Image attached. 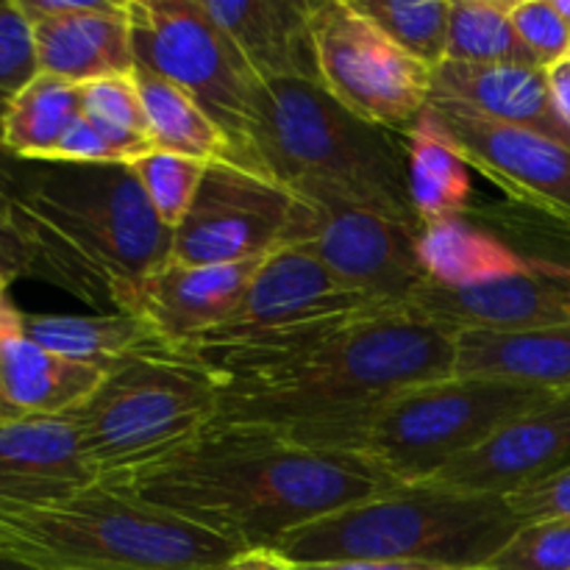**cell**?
Wrapping results in <instances>:
<instances>
[{
	"label": "cell",
	"mask_w": 570,
	"mask_h": 570,
	"mask_svg": "<svg viewBox=\"0 0 570 570\" xmlns=\"http://www.w3.org/2000/svg\"><path fill=\"white\" fill-rule=\"evenodd\" d=\"M39 76L33 26L17 0H0V92L26 87Z\"/></svg>",
	"instance_id": "cell-35"
},
{
	"label": "cell",
	"mask_w": 570,
	"mask_h": 570,
	"mask_svg": "<svg viewBox=\"0 0 570 570\" xmlns=\"http://www.w3.org/2000/svg\"><path fill=\"white\" fill-rule=\"evenodd\" d=\"M217 570H298L276 549H245Z\"/></svg>",
	"instance_id": "cell-39"
},
{
	"label": "cell",
	"mask_w": 570,
	"mask_h": 570,
	"mask_svg": "<svg viewBox=\"0 0 570 570\" xmlns=\"http://www.w3.org/2000/svg\"><path fill=\"white\" fill-rule=\"evenodd\" d=\"M131 170L148 198L150 209L167 226L176 232L187 217L200 181H204L206 161L189 159V156L165 154V150H150L142 159L131 161Z\"/></svg>",
	"instance_id": "cell-32"
},
{
	"label": "cell",
	"mask_w": 570,
	"mask_h": 570,
	"mask_svg": "<svg viewBox=\"0 0 570 570\" xmlns=\"http://www.w3.org/2000/svg\"><path fill=\"white\" fill-rule=\"evenodd\" d=\"M554 6H557V11L566 17V22L570 26V0H554Z\"/></svg>",
	"instance_id": "cell-44"
},
{
	"label": "cell",
	"mask_w": 570,
	"mask_h": 570,
	"mask_svg": "<svg viewBox=\"0 0 570 570\" xmlns=\"http://www.w3.org/2000/svg\"><path fill=\"white\" fill-rule=\"evenodd\" d=\"M154 150L200 161H237L232 142L209 111L178 83L137 67L134 70Z\"/></svg>",
	"instance_id": "cell-27"
},
{
	"label": "cell",
	"mask_w": 570,
	"mask_h": 570,
	"mask_svg": "<svg viewBox=\"0 0 570 570\" xmlns=\"http://www.w3.org/2000/svg\"><path fill=\"white\" fill-rule=\"evenodd\" d=\"M53 161H65V165H122L115 150L104 142V137L83 120V115L61 139Z\"/></svg>",
	"instance_id": "cell-38"
},
{
	"label": "cell",
	"mask_w": 570,
	"mask_h": 570,
	"mask_svg": "<svg viewBox=\"0 0 570 570\" xmlns=\"http://www.w3.org/2000/svg\"><path fill=\"white\" fill-rule=\"evenodd\" d=\"M200 6L265 83L284 78L321 83L309 0H200Z\"/></svg>",
	"instance_id": "cell-19"
},
{
	"label": "cell",
	"mask_w": 570,
	"mask_h": 570,
	"mask_svg": "<svg viewBox=\"0 0 570 570\" xmlns=\"http://www.w3.org/2000/svg\"><path fill=\"white\" fill-rule=\"evenodd\" d=\"M9 417H17V415L3 404V401H0V421H9Z\"/></svg>",
	"instance_id": "cell-45"
},
{
	"label": "cell",
	"mask_w": 570,
	"mask_h": 570,
	"mask_svg": "<svg viewBox=\"0 0 570 570\" xmlns=\"http://www.w3.org/2000/svg\"><path fill=\"white\" fill-rule=\"evenodd\" d=\"M0 570H61V568H42V566H31V562L11 560V557H0Z\"/></svg>",
	"instance_id": "cell-43"
},
{
	"label": "cell",
	"mask_w": 570,
	"mask_h": 570,
	"mask_svg": "<svg viewBox=\"0 0 570 570\" xmlns=\"http://www.w3.org/2000/svg\"><path fill=\"white\" fill-rule=\"evenodd\" d=\"M417 259L429 282L445 287H473V284L495 282L529 267V256L518 254L507 239L490 232L484 223H471L465 217L434 223L421 228Z\"/></svg>",
	"instance_id": "cell-25"
},
{
	"label": "cell",
	"mask_w": 570,
	"mask_h": 570,
	"mask_svg": "<svg viewBox=\"0 0 570 570\" xmlns=\"http://www.w3.org/2000/svg\"><path fill=\"white\" fill-rule=\"evenodd\" d=\"M262 262V259H259ZM259 262L239 265H181L165 262L142 282L134 315L159 328L173 345H184L232 317Z\"/></svg>",
	"instance_id": "cell-18"
},
{
	"label": "cell",
	"mask_w": 570,
	"mask_h": 570,
	"mask_svg": "<svg viewBox=\"0 0 570 570\" xmlns=\"http://www.w3.org/2000/svg\"><path fill=\"white\" fill-rule=\"evenodd\" d=\"M220 390L181 360H139L106 373L67 415L100 479L137 471L217 421Z\"/></svg>",
	"instance_id": "cell-9"
},
{
	"label": "cell",
	"mask_w": 570,
	"mask_h": 570,
	"mask_svg": "<svg viewBox=\"0 0 570 570\" xmlns=\"http://www.w3.org/2000/svg\"><path fill=\"white\" fill-rule=\"evenodd\" d=\"M295 195L276 178L239 165L209 161L198 195L173 232V262L239 265L284 248Z\"/></svg>",
	"instance_id": "cell-13"
},
{
	"label": "cell",
	"mask_w": 570,
	"mask_h": 570,
	"mask_svg": "<svg viewBox=\"0 0 570 570\" xmlns=\"http://www.w3.org/2000/svg\"><path fill=\"white\" fill-rule=\"evenodd\" d=\"M11 195L14 189L0 187V282L6 287H11L17 278H31L33 273V256L11 215Z\"/></svg>",
	"instance_id": "cell-37"
},
{
	"label": "cell",
	"mask_w": 570,
	"mask_h": 570,
	"mask_svg": "<svg viewBox=\"0 0 570 570\" xmlns=\"http://www.w3.org/2000/svg\"><path fill=\"white\" fill-rule=\"evenodd\" d=\"M351 3L429 70L445 61L451 0H351Z\"/></svg>",
	"instance_id": "cell-31"
},
{
	"label": "cell",
	"mask_w": 570,
	"mask_h": 570,
	"mask_svg": "<svg viewBox=\"0 0 570 570\" xmlns=\"http://www.w3.org/2000/svg\"><path fill=\"white\" fill-rule=\"evenodd\" d=\"M31 26L39 72L83 87L104 78L134 76L137 70L126 0H100L83 14L50 17Z\"/></svg>",
	"instance_id": "cell-22"
},
{
	"label": "cell",
	"mask_w": 570,
	"mask_h": 570,
	"mask_svg": "<svg viewBox=\"0 0 570 570\" xmlns=\"http://www.w3.org/2000/svg\"><path fill=\"white\" fill-rule=\"evenodd\" d=\"M479 570H570V521L521 523Z\"/></svg>",
	"instance_id": "cell-33"
},
{
	"label": "cell",
	"mask_w": 570,
	"mask_h": 570,
	"mask_svg": "<svg viewBox=\"0 0 570 570\" xmlns=\"http://www.w3.org/2000/svg\"><path fill=\"white\" fill-rule=\"evenodd\" d=\"M100 482L239 549H273L284 534L395 488L365 460L309 449L276 429L223 421L159 460Z\"/></svg>",
	"instance_id": "cell-1"
},
{
	"label": "cell",
	"mask_w": 570,
	"mask_h": 570,
	"mask_svg": "<svg viewBox=\"0 0 570 570\" xmlns=\"http://www.w3.org/2000/svg\"><path fill=\"white\" fill-rule=\"evenodd\" d=\"M451 376L570 395V323L523 332H456Z\"/></svg>",
	"instance_id": "cell-23"
},
{
	"label": "cell",
	"mask_w": 570,
	"mask_h": 570,
	"mask_svg": "<svg viewBox=\"0 0 570 570\" xmlns=\"http://www.w3.org/2000/svg\"><path fill=\"white\" fill-rule=\"evenodd\" d=\"M239 546L98 482L45 507H0V557L61 570H217Z\"/></svg>",
	"instance_id": "cell-7"
},
{
	"label": "cell",
	"mask_w": 570,
	"mask_h": 570,
	"mask_svg": "<svg viewBox=\"0 0 570 570\" xmlns=\"http://www.w3.org/2000/svg\"><path fill=\"white\" fill-rule=\"evenodd\" d=\"M31 278L106 312L134 315L139 287L173 254V232L150 209L131 165L28 161L11 195Z\"/></svg>",
	"instance_id": "cell-2"
},
{
	"label": "cell",
	"mask_w": 570,
	"mask_h": 570,
	"mask_svg": "<svg viewBox=\"0 0 570 570\" xmlns=\"http://www.w3.org/2000/svg\"><path fill=\"white\" fill-rule=\"evenodd\" d=\"M298 570H451L426 562H395V560H343V562H306Z\"/></svg>",
	"instance_id": "cell-40"
},
{
	"label": "cell",
	"mask_w": 570,
	"mask_h": 570,
	"mask_svg": "<svg viewBox=\"0 0 570 570\" xmlns=\"http://www.w3.org/2000/svg\"><path fill=\"white\" fill-rule=\"evenodd\" d=\"M134 61L187 89L223 128L239 165L262 81L200 0H126Z\"/></svg>",
	"instance_id": "cell-10"
},
{
	"label": "cell",
	"mask_w": 570,
	"mask_h": 570,
	"mask_svg": "<svg viewBox=\"0 0 570 570\" xmlns=\"http://www.w3.org/2000/svg\"><path fill=\"white\" fill-rule=\"evenodd\" d=\"M81 115L122 165L142 159L154 150L142 98L134 76L104 78L81 87Z\"/></svg>",
	"instance_id": "cell-30"
},
{
	"label": "cell",
	"mask_w": 570,
	"mask_h": 570,
	"mask_svg": "<svg viewBox=\"0 0 570 570\" xmlns=\"http://www.w3.org/2000/svg\"><path fill=\"white\" fill-rule=\"evenodd\" d=\"M22 326L42 348L111 373L139 360H178L176 345L142 315L106 312V315H28Z\"/></svg>",
	"instance_id": "cell-24"
},
{
	"label": "cell",
	"mask_w": 570,
	"mask_h": 570,
	"mask_svg": "<svg viewBox=\"0 0 570 570\" xmlns=\"http://www.w3.org/2000/svg\"><path fill=\"white\" fill-rule=\"evenodd\" d=\"M382 306L390 304L343 284L306 250L284 245L259 262L232 317L176 345V356L223 390L298 360Z\"/></svg>",
	"instance_id": "cell-8"
},
{
	"label": "cell",
	"mask_w": 570,
	"mask_h": 570,
	"mask_svg": "<svg viewBox=\"0 0 570 570\" xmlns=\"http://www.w3.org/2000/svg\"><path fill=\"white\" fill-rule=\"evenodd\" d=\"M429 98L451 100L488 120L543 134L570 148V128L557 115L546 67L443 61L432 70Z\"/></svg>",
	"instance_id": "cell-20"
},
{
	"label": "cell",
	"mask_w": 570,
	"mask_h": 570,
	"mask_svg": "<svg viewBox=\"0 0 570 570\" xmlns=\"http://www.w3.org/2000/svg\"><path fill=\"white\" fill-rule=\"evenodd\" d=\"M510 20L523 48L546 70L570 56V26L554 0H512Z\"/></svg>",
	"instance_id": "cell-34"
},
{
	"label": "cell",
	"mask_w": 570,
	"mask_h": 570,
	"mask_svg": "<svg viewBox=\"0 0 570 570\" xmlns=\"http://www.w3.org/2000/svg\"><path fill=\"white\" fill-rule=\"evenodd\" d=\"M426 109L468 167L518 204L570 226V148L543 134L488 120L451 100L429 98Z\"/></svg>",
	"instance_id": "cell-14"
},
{
	"label": "cell",
	"mask_w": 570,
	"mask_h": 570,
	"mask_svg": "<svg viewBox=\"0 0 570 570\" xmlns=\"http://www.w3.org/2000/svg\"><path fill=\"white\" fill-rule=\"evenodd\" d=\"M551 399L560 395L490 379L445 376L399 390L367 410L282 434L309 449L365 460L395 484H421L507 421Z\"/></svg>",
	"instance_id": "cell-6"
},
{
	"label": "cell",
	"mask_w": 570,
	"mask_h": 570,
	"mask_svg": "<svg viewBox=\"0 0 570 570\" xmlns=\"http://www.w3.org/2000/svg\"><path fill=\"white\" fill-rule=\"evenodd\" d=\"M510 6L512 0H451L445 61L540 67L515 33Z\"/></svg>",
	"instance_id": "cell-29"
},
{
	"label": "cell",
	"mask_w": 570,
	"mask_h": 570,
	"mask_svg": "<svg viewBox=\"0 0 570 570\" xmlns=\"http://www.w3.org/2000/svg\"><path fill=\"white\" fill-rule=\"evenodd\" d=\"M106 373L42 348L22 312L0 295V401L14 415H67L98 390Z\"/></svg>",
	"instance_id": "cell-21"
},
{
	"label": "cell",
	"mask_w": 570,
	"mask_h": 570,
	"mask_svg": "<svg viewBox=\"0 0 570 570\" xmlns=\"http://www.w3.org/2000/svg\"><path fill=\"white\" fill-rule=\"evenodd\" d=\"M70 415L0 421V507H45L98 484Z\"/></svg>",
	"instance_id": "cell-17"
},
{
	"label": "cell",
	"mask_w": 570,
	"mask_h": 570,
	"mask_svg": "<svg viewBox=\"0 0 570 570\" xmlns=\"http://www.w3.org/2000/svg\"><path fill=\"white\" fill-rule=\"evenodd\" d=\"M309 22L323 89L373 126L412 131L429 106L432 70L351 0H315Z\"/></svg>",
	"instance_id": "cell-11"
},
{
	"label": "cell",
	"mask_w": 570,
	"mask_h": 570,
	"mask_svg": "<svg viewBox=\"0 0 570 570\" xmlns=\"http://www.w3.org/2000/svg\"><path fill=\"white\" fill-rule=\"evenodd\" d=\"M549 87L557 115L570 128V56L549 67Z\"/></svg>",
	"instance_id": "cell-41"
},
{
	"label": "cell",
	"mask_w": 570,
	"mask_h": 570,
	"mask_svg": "<svg viewBox=\"0 0 570 570\" xmlns=\"http://www.w3.org/2000/svg\"><path fill=\"white\" fill-rule=\"evenodd\" d=\"M566 468H570V395H560L507 421L429 482L462 493L507 499Z\"/></svg>",
	"instance_id": "cell-16"
},
{
	"label": "cell",
	"mask_w": 570,
	"mask_h": 570,
	"mask_svg": "<svg viewBox=\"0 0 570 570\" xmlns=\"http://www.w3.org/2000/svg\"><path fill=\"white\" fill-rule=\"evenodd\" d=\"M295 195V193H293ZM421 228L340 195H295L284 245L315 256L332 276L371 298L404 304L423 282Z\"/></svg>",
	"instance_id": "cell-12"
},
{
	"label": "cell",
	"mask_w": 570,
	"mask_h": 570,
	"mask_svg": "<svg viewBox=\"0 0 570 570\" xmlns=\"http://www.w3.org/2000/svg\"><path fill=\"white\" fill-rule=\"evenodd\" d=\"M406 309L451 332H523L570 323V267L532 259L529 267L473 287L423 278L404 298Z\"/></svg>",
	"instance_id": "cell-15"
},
{
	"label": "cell",
	"mask_w": 570,
	"mask_h": 570,
	"mask_svg": "<svg viewBox=\"0 0 570 570\" xmlns=\"http://www.w3.org/2000/svg\"><path fill=\"white\" fill-rule=\"evenodd\" d=\"M6 293H9V287H6L3 282H0V295H6Z\"/></svg>",
	"instance_id": "cell-46"
},
{
	"label": "cell",
	"mask_w": 570,
	"mask_h": 570,
	"mask_svg": "<svg viewBox=\"0 0 570 570\" xmlns=\"http://www.w3.org/2000/svg\"><path fill=\"white\" fill-rule=\"evenodd\" d=\"M245 167L295 195L328 193L417 223L406 134L373 126L315 81H267L245 139Z\"/></svg>",
	"instance_id": "cell-4"
},
{
	"label": "cell",
	"mask_w": 570,
	"mask_h": 570,
	"mask_svg": "<svg viewBox=\"0 0 570 570\" xmlns=\"http://www.w3.org/2000/svg\"><path fill=\"white\" fill-rule=\"evenodd\" d=\"M454 334L404 304L382 306L298 360L223 387L217 421L295 432L367 410L399 390L451 376Z\"/></svg>",
	"instance_id": "cell-3"
},
{
	"label": "cell",
	"mask_w": 570,
	"mask_h": 570,
	"mask_svg": "<svg viewBox=\"0 0 570 570\" xmlns=\"http://www.w3.org/2000/svg\"><path fill=\"white\" fill-rule=\"evenodd\" d=\"M81 120V87L39 72L9 100L3 145L20 161H53L61 139Z\"/></svg>",
	"instance_id": "cell-28"
},
{
	"label": "cell",
	"mask_w": 570,
	"mask_h": 570,
	"mask_svg": "<svg viewBox=\"0 0 570 570\" xmlns=\"http://www.w3.org/2000/svg\"><path fill=\"white\" fill-rule=\"evenodd\" d=\"M504 501L521 523L570 521V468L554 473L546 482L507 495Z\"/></svg>",
	"instance_id": "cell-36"
},
{
	"label": "cell",
	"mask_w": 570,
	"mask_h": 570,
	"mask_svg": "<svg viewBox=\"0 0 570 570\" xmlns=\"http://www.w3.org/2000/svg\"><path fill=\"white\" fill-rule=\"evenodd\" d=\"M521 527L499 495L443 484H395L284 534L273 549L295 566L343 560L426 562L479 570Z\"/></svg>",
	"instance_id": "cell-5"
},
{
	"label": "cell",
	"mask_w": 570,
	"mask_h": 570,
	"mask_svg": "<svg viewBox=\"0 0 570 570\" xmlns=\"http://www.w3.org/2000/svg\"><path fill=\"white\" fill-rule=\"evenodd\" d=\"M9 100H11V92H0V187L17 189L28 161L14 159L3 145V117H6V109H9Z\"/></svg>",
	"instance_id": "cell-42"
},
{
	"label": "cell",
	"mask_w": 570,
	"mask_h": 570,
	"mask_svg": "<svg viewBox=\"0 0 570 570\" xmlns=\"http://www.w3.org/2000/svg\"><path fill=\"white\" fill-rule=\"evenodd\" d=\"M406 142H410V200L421 228L471 215V173L456 145L445 137L429 109L423 111L417 126L406 131Z\"/></svg>",
	"instance_id": "cell-26"
}]
</instances>
